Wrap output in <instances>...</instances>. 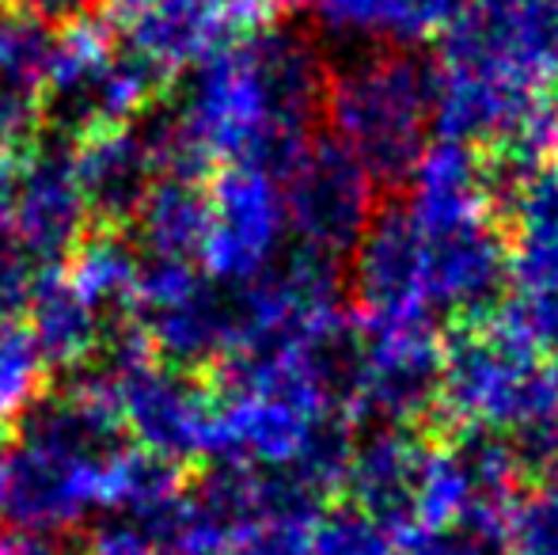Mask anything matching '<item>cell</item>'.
<instances>
[{
	"instance_id": "obj_1",
	"label": "cell",
	"mask_w": 558,
	"mask_h": 555,
	"mask_svg": "<svg viewBox=\"0 0 558 555\" xmlns=\"http://www.w3.org/2000/svg\"><path fill=\"white\" fill-rule=\"evenodd\" d=\"M327 69L312 31L270 23L194 65L175 104L141 130L163 176L209 179L247 164L281 179L324 122Z\"/></svg>"
},
{
	"instance_id": "obj_2",
	"label": "cell",
	"mask_w": 558,
	"mask_h": 555,
	"mask_svg": "<svg viewBox=\"0 0 558 555\" xmlns=\"http://www.w3.org/2000/svg\"><path fill=\"white\" fill-rule=\"evenodd\" d=\"M558 422V362L532 342L506 304L475 324H448L441 335L437 415L422 434L486 430L524 442Z\"/></svg>"
},
{
	"instance_id": "obj_3",
	"label": "cell",
	"mask_w": 558,
	"mask_h": 555,
	"mask_svg": "<svg viewBox=\"0 0 558 555\" xmlns=\"http://www.w3.org/2000/svg\"><path fill=\"white\" fill-rule=\"evenodd\" d=\"M434 58L399 46H357L327 69L324 122L380 191H403L434 137Z\"/></svg>"
},
{
	"instance_id": "obj_4",
	"label": "cell",
	"mask_w": 558,
	"mask_h": 555,
	"mask_svg": "<svg viewBox=\"0 0 558 555\" xmlns=\"http://www.w3.org/2000/svg\"><path fill=\"white\" fill-rule=\"evenodd\" d=\"M163 84L168 73L111 38L96 15L81 20L58 31L43 81V134L84 145L104 130L130 126L156 104Z\"/></svg>"
},
{
	"instance_id": "obj_5",
	"label": "cell",
	"mask_w": 558,
	"mask_h": 555,
	"mask_svg": "<svg viewBox=\"0 0 558 555\" xmlns=\"http://www.w3.org/2000/svg\"><path fill=\"white\" fill-rule=\"evenodd\" d=\"M345 297L361 335H396L437 327L429 301L426 237L403 198L380 202L365 237L345 260Z\"/></svg>"
},
{
	"instance_id": "obj_6",
	"label": "cell",
	"mask_w": 558,
	"mask_h": 555,
	"mask_svg": "<svg viewBox=\"0 0 558 555\" xmlns=\"http://www.w3.org/2000/svg\"><path fill=\"white\" fill-rule=\"evenodd\" d=\"M281 202L296 244H312L350 260L368 221L380 209V186L373 183L361 160L331 134L312 137L296 160L281 171Z\"/></svg>"
},
{
	"instance_id": "obj_7",
	"label": "cell",
	"mask_w": 558,
	"mask_h": 555,
	"mask_svg": "<svg viewBox=\"0 0 558 555\" xmlns=\"http://www.w3.org/2000/svg\"><path fill=\"white\" fill-rule=\"evenodd\" d=\"M111 23L118 43L175 76L278 23V8L270 0H111Z\"/></svg>"
},
{
	"instance_id": "obj_8",
	"label": "cell",
	"mask_w": 558,
	"mask_h": 555,
	"mask_svg": "<svg viewBox=\"0 0 558 555\" xmlns=\"http://www.w3.org/2000/svg\"><path fill=\"white\" fill-rule=\"evenodd\" d=\"M289 237L278 176L247 164L209 176V232L202 244V275L221 286H247L281 255Z\"/></svg>"
},
{
	"instance_id": "obj_9",
	"label": "cell",
	"mask_w": 558,
	"mask_h": 555,
	"mask_svg": "<svg viewBox=\"0 0 558 555\" xmlns=\"http://www.w3.org/2000/svg\"><path fill=\"white\" fill-rule=\"evenodd\" d=\"M107 381L114 385L118 411L133 445L183 468H191V460L209 457L214 388L202 373H186L160 358H148Z\"/></svg>"
},
{
	"instance_id": "obj_10",
	"label": "cell",
	"mask_w": 558,
	"mask_h": 555,
	"mask_svg": "<svg viewBox=\"0 0 558 555\" xmlns=\"http://www.w3.org/2000/svg\"><path fill=\"white\" fill-rule=\"evenodd\" d=\"M12 232L43 275L69 267L81 240L92 232V214L76 183V145L38 134L23 153L12 202Z\"/></svg>"
},
{
	"instance_id": "obj_11",
	"label": "cell",
	"mask_w": 558,
	"mask_h": 555,
	"mask_svg": "<svg viewBox=\"0 0 558 555\" xmlns=\"http://www.w3.org/2000/svg\"><path fill=\"white\" fill-rule=\"evenodd\" d=\"M160 176V153L133 122L76 145V183L99 229H130Z\"/></svg>"
},
{
	"instance_id": "obj_12",
	"label": "cell",
	"mask_w": 558,
	"mask_h": 555,
	"mask_svg": "<svg viewBox=\"0 0 558 555\" xmlns=\"http://www.w3.org/2000/svg\"><path fill=\"white\" fill-rule=\"evenodd\" d=\"M104 475L88 472V468L65 464V460L15 445L4 518L20 533L61 536L81 526L96 506L104 510Z\"/></svg>"
},
{
	"instance_id": "obj_13",
	"label": "cell",
	"mask_w": 558,
	"mask_h": 555,
	"mask_svg": "<svg viewBox=\"0 0 558 555\" xmlns=\"http://www.w3.org/2000/svg\"><path fill=\"white\" fill-rule=\"evenodd\" d=\"M429 437L407 426H376L357 437L345 472L342 503L365 510L391 533H407L414 521V483Z\"/></svg>"
},
{
	"instance_id": "obj_14",
	"label": "cell",
	"mask_w": 558,
	"mask_h": 555,
	"mask_svg": "<svg viewBox=\"0 0 558 555\" xmlns=\"http://www.w3.org/2000/svg\"><path fill=\"white\" fill-rule=\"evenodd\" d=\"M509 240V293H558V156L532 171L501 214Z\"/></svg>"
},
{
	"instance_id": "obj_15",
	"label": "cell",
	"mask_w": 558,
	"mask_h": 555,
	"mask_svg": "<svg viewBox=\"0 0 558 555\" xmlns=\"http://www.w3.org/2000/svg\"><path fill=\"white\" fill-rule=\"evenodd\" d=\"M468 0H316L312 12L324 31L357 46L418 50L448 31Z\"/></svg>"
},
{
	"instance_id": "obj_16",
	"label": "cell",
	"mask_w": 558,
	"mask_h": 555,
	"mask_svg": "<svg viewBox=\"0 0 558 555\" xmlns=\"http://www.w3.org/2000/svg\"><path fill=\"white\" fill-rule=\"evenodd\" d=\"M107 312L69 281L65 270L38 281L27 309V331L50 370L76 373L96 362L107 335Z\"/></svg>"
},
{
	"instance_id": "obj_17",
	"label": "cell",
	"mask_w": 558,
	"mask_h": 555,
	"mask_svg": "<svg viewBox=\"0 0 558 555\" xmlns=\"http://www.w3.org/2000/svg\"><path fill=\"white\" fill-rule=\"evenodd\" d=\"M130 229L148 260L198 263L209 232V179L160 176Z\"/></svg>"
},
{
	"instance_id": "obj_18",
	"label": "cell",
	"mask_w": 558,
	"mask_h": 555,
	"mask_svg": "<svg viewBox=\"0 0 558 555\" xmlns=\"http://www.w3.org/2000/svg\"><path fill=\"white\" fill-rule=\"evenodd\" d=\"M141 263L145 260L130 229H92L73 252L65 275L92 304H99L111 316V312H130Z\"/></svg>"
},
{
	"instance_id": "obj_19",
	"label": "cell",
	"mask_w": 558,
	"mask_h": 555,
	"mask_svg": "<svg viewBox=\"0 0 558 555\" xmlns=\"http://www.w3.org/2000/svg\"><path fill=\"white\" fill-rule=\"evenodd\" d=\"M312 555H403L399 536L350 503H331L312 526Z\"/></svg>"
},
{
	"instance_id": "obj_20",
	"label": "cell",
	"mask_w": 558,
	"mask_h": 555,
	"mask_svg": "<svg viewBox=\"0 0 558 555\" xmlns=\"http://www.w3.org/2000/svg\"><path fill=\"white\" fill-rule=\"evenodd\" d=\"M46 362L31 339L27 324H4L0 327V422L8 415H20L43 388Z\"/></svg>"
},
{
	"instance_id": "obj_21",
	"label": "cell",
	"mask_w": 558,
	"mask_h": 555,
	"mask_svg": "<svg viewBox=\"0 0 558 555\" xmlns=\"http://www.w3.org/2000/svg\"><path fill=\"white\" fill-rule=\"evenodd\" d=\"M509 555H558V483L536 480L521 491L506 533Z\"/></svg>"
},
{
	"instance_id": "obj_22",
	"label": "cell",
	"mask_w": 558,
	"mask_h": 555,
	"mask_svg": "<svg viewBox=\"0 0 558 555\" xmlns=\"http://www.w3.org/2000/svg\"><path fill=\"white\" fill-rule=\"evenodd\" d=\"M43 134V88L0 73V156H23Z\"/></svg>"
},
{
	"instance_id": "obj_23",
	"label": "cell",
	"mask_w": 558,
	"mask_h": 555,
	"mask_svg": "<svg viewBox=\"0 0 558 555\" xmlns=\"http://www.w3.org/2000/svg\"><path fill=\"white\" fill-rule=\"evenodd\" d=\"M46 275L31 263V255L20 248L12 229H0V327L15 324L31 309L38 281Z\"/></svg>"
},
{
	"instance_id": "obj_24",
	"label": "cell",
	"mask_w": 558,
	"mask_h": 555,
	"mask_svg": "<svg viewBox=\"0 0 558 555\" xmlns=\"http://www.w3.org/2000/svg\"><path fill=\"white\" fill-rule=\"evenodd\" d=\"M312 526L316 521H255L221 555H312Z\"/></svg>"
},
{
	"instance_id": "obj_25",
	"label": "cell",
	"mask_w": 558,
	"mask_h": 555,
	"mask_svg": "<svg viewBox=\"0 0 558 555\" xmlns=\"http://www.w3.org/2000/svg\"><path fill=\"white\" fill-rule=\"evenodd\" d=\"M399 552L403 555H494L498 548L475 536L463 526L448 529H418L411 526L407 533H399Z\"/></svg>"
},
{
	"instance_id": "obj_26",
	"label": "cell",
	"mask_w": 558,
	"mask_h": 555,
	"mask_svg": "<svg viewBox=\"0 0 558 555\" xmlns=\"http://www.w3.org/2000/svg\"><path fill=\"white\" fill-rule=\"evenodd\" d=\"M4 8H15V12L31 15L53 31H65L96 15V0H4Z\"/></svg>"
},
{
	"instance_id": "obj_27",
	"label": "cell",
	"mask_w": 558,
	"mask_h": 555,
	"mask_svg": "<svg viewBox=\"0 0 558 555\" xmlns=\"http://www.w3.org/2000/svg\"><path fill=\"white\" fill-rule=\"evenodd\" d=\"M12 453H15V442H12V434L4 430V422H0V514H4L8 480H12Z\"/></svg>"
},
{
	"instance_id": "obj_28",
	"label": "cell",
	"mask_w": 558,
	"mask_h": 555,
	"mask_svg": "<svg viewBox=\"0 0 558 555\" xmlns=\"http://www.w3.org/2000/svg\"><path fill=\"white\" fill-rule=\"evenodd\" d=\"M270 4L278 8V12H281V8H289V12H304V8H308V12H312V4H316V0H270Z\"/></svg>"
},
{
	"instance_id": "obj_29",
	"label": "cell",
	"mask_w": 558,
	"mask_h": 555,
	"mask_svg": "<svg viewBox=\"0 0 558 555\" xmlns=\"http://www.w3.org/2000/svg\"><path fill=\"white\" fill-rule=\"evenodd\" d=\"M551 119H555V145H558V88H555V96H551Z\"/></svg>"
}]
</instances>
